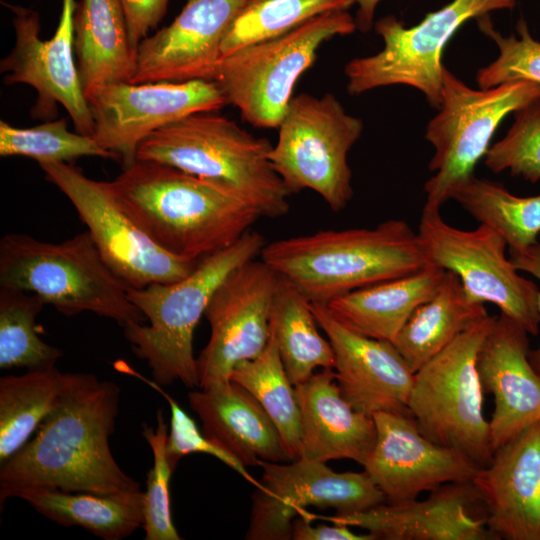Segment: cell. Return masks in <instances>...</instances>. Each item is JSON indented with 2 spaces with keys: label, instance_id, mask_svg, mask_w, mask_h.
Returning a JSON list of instances; mask_svg holds the SVG:
<instances>
[{
  "label": "cell",
  "instance_id": "cell-26",
  "mask_svg": "<svg viewBox=\"0 0 540 540\" xmlns=\"http://www.w3.org/2000/svg\"><path fill=\"white\" fill-rule=\"evenodd\" d=\"M73 35L85 97L101 86L131 82L137 67V48L131 43L119 0H79Z\"/></svg>",
  "mask_w": 540,
  "mask_h": 540
},
{
  "label": "cell",
  "instance_id": "cell-35",
  "mask_svg": "<svg viewBox=\"0 0 540 540\" xmlns=\"http://www.w3.org/2000/svg\"><path fill=\"white\" fill-rule=\"evenodd\" d=\"M354 4V0H247L223 38L221 58L285 34L324 13L346 11Z\"/></svg>",
  "mask_w": 540,
  "mask_h": 540
},
{
  "label": "cell",
  "instance_id": "cell-3",
  "mask_svg": "<svg viewBox=\"0 0 540 540\" xmlns=\"http://www.w3.org/2000/svg\"><path fill=\"white\" fill-rule=\"evenodd\" d=\"M260 256L311 302L323 304L429 263L417 232L400 219L275 240L265 244Z\"/></svg>",
  "mask_w": 540,
  "mask_h": 540
},
{
  "label": "cell",
  "instance_id": "cell-15",
  "mask_svg": "<svg viewBox=\"0 0 540 540\" xmlns=\"http://www.w3.org/2000/svg\"><path fill=\"white\" fill-rule=\"evenodd\" d=\"M93 137L119 158L123 168L136 160L139 145L160 128L191 114L214 112L227 104L215 81L117 83L86 96Z\"/></svg>",
  "mask_w": 540,
  "mask_h": 540
},
{
  "label": "cell",
  "instance_id": "cell-1",
  "mask_svg": "<svg viewBox=\"0 0 540 540\" xmlns=\"http://www.w3.org/2000/svg\"><path fill=\"white\" fill-rule=\"evenodd\" d=\"M120 389L81 373L39 425L34 437L1 464L0 503L23 488L113 494L140 489L109 445Z\"/></svg>",
  "mask_w": 540,
  "mask_h": 540
},
{
  "label": "cell",
  "instance_id": "cell-29",
  "mask_svg": "<svg viewBox=\"0 0 540 540\" xmlns=\"http://www.w3.org/2000/svg\"><path fill=\"white\" fill-rule=\"evenodd\" d=\"M486 315L484 304L471 300L458 276L446 270L437 291L414 311L392 343L415 373Z\"/></svg>",
  "mask_w": 540,
  "mask_h": 540
},
{
  "label": "cell",
  "instance_id": "cell-24",
  "mask_svg": "<svg viewBox=\"0 0 540 540\" xmlns=\"http://www.w3.org/2000/svg\"><path fill=\"white\" fill-rule=\"evenodd\" d=\"M301 415L300 458L327 462L350 459L361 466L376 442L372 416L355 410L342 396L332 368L295 385Z\"/></svg>",
  "mask_w": 540,
  "mask_h": 540
},
{
  "label": "cell",
  "instance_id": "cell-10",
  "mask_svg": "<svg viewBox=\"0 0 540 540\" xmlns=\"http://www.w3.org/2000/svg\"><path fill=\"white\" fill-rule=\"evenodd\" d=\"M270 161L290 193L310 189L333 212L353 197L347 156L363 130L360 118L346 112L331 93L292 98L279 127Z\"/></svg>",
  "mask_w": 540,
  "mask_h": 540
},
{
  "label": "cell",
  "instance_id": "cell-42",
  "mask_svg": "<svg viewBox=\"0 0 540 540\" xmlns=\"http://www.w3.org/2000/svg\"><path fill=\"white\" fill-rule=\"evenodd\" d=\"M309 512L296 517L292 523V539L294 540H374L369 533H354L349 526L333 523L313 526Z\"/></svg>",
  "mask_w": 540,
  "mask_h": 540
},
{
  "label": "cell",
  "instance_id": "cell-14",
  "mask_svg": "<svg viewBox=\"0 0 540 540\" xmlns=\"http://www.w3.org/2000/svg\"><path fill=\"white\" fill-rule=\"evenodd\" d=\"M259 466L263 487L253 497L246 539H292L293 520L310 506L350 514L387 501L366 471L338 473L325 462L303 458L285 464L262 461Z\"/></svg>",
  "mask_w": 540,
  "mask_h": 540
},
{
  "label": "cell",
  "instance_id": "cell-23",
  "mask_svg": "<svg viewBox=\"0 0 540 540\" xmlns=\"http://www.w3.org/2000/svg\"><path fill=\"white\" fill-rule=\"evenodd\" d=\"M529 352L528 332L502 314L495 316L477 358L483 391L494 401L493 451L540 420V376Z\"/></svg>",
  "mask_w": 540,
  "mask_h": 540
},
{
  "label": "cell",
  "instance_id": "cell-39",
  "mask_svg": "<svg viewBox=\"0 0 540 540\" xmlns=\"http://www.w3.org/2000/svg\"><path fill=\"white\" fill-rule=\"evenodd\" d=\"M142 434L153 454V466L147 473L144 492V523L146 540L182 539L173 523L169 483L173 469L166 457L167 424L163 411L157 412L156 428L144 425Z\"/></svg>",
  "mask_w": 540,
  "mask_h": 540
},
{
  "label": "cell",
  "instance_id": "cell-30",
  "mask_svg": "<svg viewBox=\"0 0 540 540\" xmlns=\"http://www.w3.org/2000/svg\"><path fill=\"white\" fill-rule=\"evenodd\" d=\"M81 373H64L56 366L0 378V463L29 440Z\"/></svg>",
  "mask_w": 540,
  "mask_h": 540
},
{
  "label": "cell",
  "instance_id": "cell-12",
  "mask_svg": "<svg viewBox=\"0 0 540 540\" xmlns=\"http://www.w3.org/2000/svg\"><path fill=\"white\" fill-rule=\"evenodd\" d=\"M46 179L72 203L107 265L130 287L171 283L199 260L177 257L158 246L125 209L111 181H98L66 162L39 164Z\"/></svg>",
  "mask_w": 540,
  "mask_h": 540
},
{
  "label": "cell",
  "instance_id": "cell-22",
  "mask_svg": "<svg viewBox=\"0 0 540 540\" xmlns=\"http://www.w3.org/2000/svg\"><path fill=\"white\" fill-rule=\"evenodd\" d=\"M471 481L493 539L540 540V420L495 449Z\"/></svg>",
  "mask_w": 540,
  "mask_h": 540
},
{
  "label": "cell",
  "instance_id": "cell-38",
  "mask_svg": "<svg viewBox=\"0 0 540 540\" xmlns=\"http://www.w3.org/2000/svg\"><path fill=\"white\" fill-rule=\"evenodd\" d=\"M506 135L490 146L485 166L494 173L509 171L535 183L540 180V98L517 109Z\"/></svg>",
  "mask_w": 540,
  "mask_h": 540
},
{
  "label": "cell",
  "instance_id": "cell-28",
  "mask_svg": "<svg viewBox=\"0 0 540 540\" xmlns=\"http://www.w3.org/2000/svg\"><path fill=\"white\" fill-rule=\"evenodd\" d=\"M12 497L60 525L79 526L105 540L126 538L144 523L141 489L95 494L32 487L15 491Z\"/></svg>",
  "mask_w": 540,
  "mask_h": 540
},
{
  "label": "cell",
  "instance_id": "cell-13",
  "mask_svg": "<svg viewBox=\"0 0 540 540\" xmlns=\"http://www.w3.org/2000/svg\"><path fill=\"white\" fill-rule=\"evenodd\" d=\"M417 234L428 262L456 274L471 300L494 304L528 334L539 333L540 289L519 275L498 232L485 224L462 230L445 222L440 210L423 209Z\"/></svg>",
  "mask_w": 540,
  "mask_h": 540
},
{
  "label": "cell",
  "instance_id": "cell-44",
  "mask_svg": "<svg viewBox=\"0 0 540 540\" xmlns=\"http://www.w3.org/2000/svg\"><path fill=\"white\" fill-rule=\"evenodd\" d=\"M380 0H354L357 4L355 22L357 29L362 32L369 31L374 26V15Z\"/></svg>",
  "mask_w": 540,
  "mask_h": 540
},
{
  "label": "cell",
  "instance_id": "cell-43",
  "mask_svg": "<svg viewBox=\"0 0 540 540\" xmlns=\"http://www.w3.org/2000/svg\"><path fill=\"white\" fill-rule=\"evenodd\" d=\"M510 260L519 271H524L540 281V243L536 242L533 245L520 250L509 251ZM538 309L540 316V292L538 296ZM529 358L532 366L540 376V346L536 350H530Z\"/></svg>",
  "mask_w": 540,
  "mask_h": 540
},
{
  "label": "cell",
  "instance_id": "cell-5",
  "mask_svg": "<svg viewBox=\"0 0 540 540\" xmlns=\"http://www.w3.org/2000/svg\"><path fill=\"white\" fill-rule=\"evenodd\" d=\"M273 145L234 121L201 112L148 136L136 159L159 162L215 183L253 205L267 218L285 216L289 196L270 161Z\"/></svg>",
  "mask_w": 540,
  "mask_h": 540
},
{
  "label": "cell",
  "instance_id": "cell-21",
  "mask_svg": "<svg viewBox=\"0 0 540 540\" xmlns=\"http://www.w3.org/2000/svg\"><path fill=\"white\" fill-rule=\"evenodd\" d=\"M310 516L365 529L375 539H493L485 505L472 481L446 483L421 501H386L361 512Z\"/></svg>",
  "mask_w": 540,
  "mask_h": 540
},
{
  "label": "cell",
  "instance_id": "cell-17",
  "mask_svg": "<svg viewBox=\"0 0 540 540\" xmlns=\"http://www.w3.org/2000/svg\"><path fill=\"white\" fill-rule=\"evenodd\" d=\"M280 278L265 262L253 259L231 271L217 287L204 314L210 337L196 358L199 388L229 381L239 363L265 349Z\"/></svg>",
  "mask_w": 540,
  "mask_h": 540
},
{
  "label": "cell",
  "instance_id": "cell-9",
  "mask_svg": "<svg viewBox=\"0 0 540 540\" xmlns=\"http://www.w3.org/2000/svg\"><path fill=\"white\" fill-rule=\"evenodd\" d=\"M540 98V84L512 81L488 89H473L448 69L443 72L438 113L425 137L434 147L424 185L423 209L440 210L454 190L474 175L500 123L517 109Z\"/></svg>",
  "mask_w": 540,
  "mask_h": 540
},
{
  "label": "cell",
  "instance_id": "cell-34",
  "mask_svg": "<svg viewBox=\"0 0 540 540\" xmlns=\"http://www.w3.org/2000/svg\"><path fill=\"white\" fill-rule=\"evenodd\" d=\"M45 305L37 294L0 285V368L54 366L62 351L43 341L36 319Z\"/></svg>",
  "mask_w": 540,
  "mask_h": 540
},
{
  "label": "cell",
  "instance_id": "cell-36",
  "mask_svg": "<svg viewBox=\"0 0 540 540\" xmlns=\"http://www.w3.org/2000/svg\"><path fill=\"white\" fill-rule=\"evenodd\" d=\"M0 156L28 157L39 164L71 163L86 156L119 161L116 154L100 146L93 136L69 131L65 118L30 128H19L1 120Z\"/></svg>",
  "mask_w": 540,
  "mask_h": 540
},
{
  "label": "cell",
  "instance_id": "cell-16",
  "mask_svg": "<svg viewBox=\"0 0 540 540\" xmlns=\"http://www.w3.org/2000/svg\"><path fill=\"white\" fill-rule=\"evenodd\" d=\"M13 13L15 44L0 62L6 85L27 84L37 97L31 108L33 119L52 120L61 104L76 132L93 135V119L78 75L73 47L75 0H62L61 15L54 35L39 37V14L27 7L1 2Z\"/></svg>",
  "mask_w": 540,
  "mask_h": 540
},
{
  "label": "cell",
  "instance_id": "cell-7",
  "mask_svg": "<svg viewBox=\"0 0 540 540\" xmlns=\"http://www.w3.org/2000/svg\"><path fill=\"white\" fill-rule=\"evenodd\" d=\"M495 317L486 315L414 373L408 410L429 440L463 452L479 467L493 457L483 388L477 368Z\"/></svg>",
  "mask_w": 540,
  "mask_h": 540
},
{
  "label": "cell",
  "instance_id": "cell-20",
  "mask_svg": "<svg viewBox=\"0 0 540 540\" xmlns=\"http://www.w3.org/2000/svg\"><path fill=\"white\" fill-rule=\"evenodd\" d=\"M246 1L187 0L168 26L139 43L130 83L213 81L223 38Z\"/></svg>",
  "mask_w": 540,
  "mask_h": 540
},
{
  "label": "cell",
  "instance_id": "cell-27",
  "mask_svg": "<svg viewBox=\"0 0 540 540\" xmlns=\"http://www.w3.org/2000/svg\"><path fill=\"white\" fill-rule=\"evenodd\" d=\"M445 273L429 262L412 273L339 296L326 306L353 331L393 342L414 311L434 295Z\"/></svg>",
  "mask_w": 540,
  "mask_h": 540
},
{
  "label": "cell",
  "instance_id": "cell-2",
  "mask_svg": "<svg viewBox=\"0 0 540 540\" xmlns=\"http://www.w3.org/2000/svg\"><path fill=\"white\" fill-rule=\"evenodd\" d=\"M111 185L158 246L188 260L230 247L262 217L235 193L159 162L136 159Z\"/></svg>",
  "mask_w": 540,
  "mask_h": 540
},
{
  "label": "cell",
  "instance_id": "cell-6",
  "mask_svg": "<svg viewBox=\"0 0 540 540\" xmlns=\"http://www.w3.org/2000/svg\"><path fill=\"white\" fill-rule=\"evenodd\" d=\"M0 285L35 293L66 316L91 312L122 327L146 321L128 297L130 286L107 265L88 231L61 243L3 236Z\"/></svg>",
  "mask_w": 540,
  "mask_h": 540
},
{
  "label": "cell",
  "instance_id": "cell-31",
  "mask_svg": "<svg viewBox=\"0 0 540 540\" xmlns=\"http://www.w3.org/2000/svg\"><path fill=\"white\" fill-rule=\"evenodd\" d=\"M269 326L294 385L309 379L316 368L333 369V349L318 332L310 300L283 277L272 301Z\"/></svg>",
  "mask_w": 540,
  "mask_h": 540
},
{
  "label": "cell",
  "instance_id": "cell-32",
  "mask_svg": "<svg viewBox=\"0 0 540 540\" xmlns=\"http://www.w3.org/2000/svg\"><path fill=\"white\" fill-rule=\"evenodd\" d=\"M480 224L498 232L509 251H520L538 242L540 233V194L517 196L504 186L475 175L451 195Z\"/></svg>",
  "mask_w": 540,
  "mask_h": 540
},
{
  "label": "cell",
  "instance_id": "cell-33",
  "mask_svg": "<svg viewBox=\"0 0 540 540\" xmlns=\"http://www.w3.org/2000/svg\"><path fill=\"white\" fill-rule=\"evenodd\" d=\"M230 380L260 403L278 429L290 460L299 459L301 415L295 385L287 375L271 332L265 349L254 359L239 363Z\"/></svg>",
  "mask_w": 540,
  "mask_h": 540
},
{
  "label": "cell",
  "instance_id": "cell-41",
  "mask_svg": "<svg viewBox=\"0 0 540 540\" xmlns=\"http://www.w3.org/2000/svg\"><path fill=\"white\" fill-rule=\"evenodd\" d=\"M123 8L132 45L148 37L164 17L169 0H119Z\"/></svg>",
  "mask_w": 540,
  "mask_h": 540
},
{
  "label": "cell",
  "instance_id": "cell-40",
  "mask_svg": "<svg viewBox=\"0 0 540 540\" xmlns=\"http://www.w3.org/2000/svg\"><path fill=\"white\" fill-rule=\"evenodd\" d=\"M114 368L123 374L133 376L146 383L167 400L170 407L171 429L166 442V457L173 470L184 456L191 453H205L217 458L219 461L233 469L246 481L254 485L256 489L263 487L262 482L256 480L247 471L246 466L241 461L208 439L204 433L198 429L195 421L156 381L146 378L125 361H116L114 363Z\"/></svg>",
  "mask_w": 540,
  "mask_h": 540
},
{
  "label": "cell",
  "instance_id": "cell-37",
  "mask_svg": "<svg viewBox=\"0 0 540 540\" xmlns=\"http://www.w3.org/2000/svg\"><path fill=\"white\" fill-rule=\"evenodd\" d=\"M476 20L479 30L492 39L499 50L493 62L478 69L479 87L488 89L520 80L540 84V41L532 37L527 21L520 17L515 25L516 35L503 36L488 15Z\"/></svg>",
  "mask_w": 540,
  "mask_h": 540
},
{
  "label": "cell",
  "instance_id": "cell-18",
  "mask_svg": "<svg viewBox=\"0 0 540 540\" xmlns=\"http://www.w3.org/2000/svg\"><path fill=\"white\" fill-rule=\"evenodd\" d=\"M372 417L376 442L363 467L387 501L416 499L446 483L471 481L481 468L463 452L426 438L411 415Z\"/></svg>",
  "mask_w": 540,
  "mask_h": 540
},
{
  "label": "cell",
  "instance_id": "cell-11",
  "mask_svg": "<svg viewBox=\"0 0 540 540\" xmlns=\"http://www.w3.org/2000/svg\"><path fill=\"white\" fill-rule=\"evenodd\" d=\"M516 4L517 0H452L412 27H405L393 15L380 18L373 27L384 47L346 64L348 93L359 95L378 87L406 85L423 93L437 109L445 69L442 53L450 38L465 22Z\"/></svg>",
  "mask_w": 540,
  "mask_h": 540
},
{
  "label": "cell",
  "instance_id": "cell-19",
  "mask_svg": "<svg viewBox=\"0 0 540 540\" xmlns=\"http://www.w3.org/2000/svg\"><path fill=\"white\" fill-rule=\"evenodd\" d=\"M310 306L332 346L333 369L344 399L369 416L378 412L410 415L414 372L394 344L353 331L326 304L310 301Z\"/></svg>",
  "mask_w": 540,
  "mask_h": 540
},
{
  "label": "cell",
  "instance_id": "cell-4",
  "mask_svg": "<svg viewBox=\"0 0 540 540\" xmlns=\"http://www.w3.org/2000/svg\"><path fill=\"white\" fill-rule=\"evenodd\" d=\"M264 236L250 229L230 247L199 260L184 278L171 283L129 287L128 297L143 313L148 325L124 327L134 354L145 360L154 381L169 385L181 381L199 387L193 335L209 301L226 276L260 255Z\"/></svg>",
  "mask_w": 540,
  "mask_h": 540
},
{
  "label": "cell",
  "instance_id": "cell-8",
  "mask_svg": "<svg viewBox=\"0 0 540 540\" xmlns=\"http://www.w3.org/2000/svg\"><path fill=\"white\" fill-rule=\"evenodd\" d=\"M356 29L347 10L324 13L285 34L222 57L213 81L227 104L236 106L248 123L278 128L297 80L315 62L320 46Z\"/></svg>",
  "mask_w": 540,
  "mask_h": 540
},
{
  "label": "cell",
  "instance_id": "cell-25",
  "mask_svg": "<svg viewBox=\"0 0 540 540\" xmlns=\"http://www.w3.org/2000/svg\"><path fill=\"white\" fill-rule=\"evenodd\" d=\"M188 401L204 435L245 466L291 461L273 421L238 383L229 380L191 391Z\"/></svg>",
  "mask_w": 540,
  "mask_h": 540
}]
</instances>
